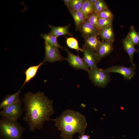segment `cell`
Here are the masks:
<instances>
[{"instance_id":"8","label":"cell","mask_w":139,"mask_h":139,"mask_svg":"<svg viewBox=\"0 0 139 139\" xmlns=\"http://www.w3.org/2000/svg\"><path fill=\"white\" fill-rule=\"evenodd\" d=\"M64 49L67 54L66 60L72 67L76 69H82L88 73L89 72L90 69L86 64L83 58L73 54L66 48Z\"/></svg>"},{"instance_id":"10","label":"cell","mask_w":139,"mask_h":139,"mask_svg":"<svg viewBox=\"0 0 139 139\" xmlns=\"http://www.w3.org/2000/svg\"><path fill=\"white\" fill-rule=\"evenodd\" d=\"M113 42L102 40L96 51L98 62L103 57L110 53L113 50Z\"/></svg>"},{"instance_id":"26","label":"cell","mask_w":139,"mask_h":139,"mask_svg":"<svg viewBox=\"0 0 139 139\" xmlns=\"http://www.w3.org/2000/svg\"><path fill=\"white\" fill-rule=\"evenodd\" d=\"M113 19H106L99 18L98 21V29L100 31L102 29L112 24Z\"/></svg>"},{"instance_id":"2","label":"cell","mask_w":139,"mask_h":139,"mask_svg":"<svg viewBox=\"0 0 139 139\" xmlns=\"http://www.w3.org/2000/svg\"><path fill=\"white\" fill-rule=\"evenodd\" d=\"M51 120L61 131L60 136L62 139H71L76 133L81 135H84L87 125L84 115L71 109L64 111L58 117Z\"/></svg>"},{"instance_id":"28","label":"cell","mask_w":139,"mask_h":139,"mask_svg":"<svg viewBox=\"0 0 139 139\" xmlns=\"http://www.w3.org/2000/svg\"><path fill=\"white\" fill-rule=\"evenodd\" d=\"M81 136H79V139H90V136L89 135H83Z\"/></svg>"},{"instance_id":"24","label":"cell","mask_w":139,"mask_h":139,"mask_svg":"<svg viewBox=\"0 0 139 139\" xmlns=\"http://www.w3.org/2000/svg\"><path fill=\"white\" fill-rule=\"evenodd\" d=\"M93 7L94 12L98 13L103 10L108 9L104 1L102 0H96L94 4Z\"/></svg>"},{"instance_id":"15","label":"cell","mask_w":139,"mask_h":139,"mask_svg":"<svg viewBox=\"0 0 139 139\" xmlns=\"http://www.w3.org/2000/svg\"><path fill=\"white\" fill-rule=\"evenodd\" d=\"M71 24L63 26H55L49 25L48 27L51 29L50 33L57 37L64 35L71 36L72 34L68 30V29Z\"/></svg>"},{"instance_id":"17","label":"cell","mask_w":139,"mask_h":139,"mask_svg":"<svg viewBox=\"0 0 139 139\" xmlns=\"http://www.w3.org/2000/svg\"><path fill=\"white\" fill-rule=\"evenodd\" d=\"M44 63V62L42 61L37 65L30 66L24 72L25 78L21 87L23 88L27 83L35 77L39 68Z\"/></svg>"},{"instance_id":"19","label":"cell","mask_w":139,"mask_h":139,"mask_svg":"<svg viewBox=\"0 0 139 139\" xmlns=\"http://www.w3.org/2000/svg\"><path fill=\"white\" fill-rule=\"evenodd\" d=\"M74 19L76 30H79L82 24L86 21L84 16L81 10L70 12Z\"/></svg>"},{"instance_id":"21","label":"cell","mask_w":139,"mask_h":139,"mask_svg":"<svg viewBox=\"0 0 139 139\" xmlns=\"http://www.w3.org/2000/svg\"><path fill=\"white\" fill-rule=\"evenodd\" d=\"M127 36L134 45H138L139 43V33L136 31L133 26H131Z\"/></svg>"},{"instance_id":"5","label":"cell","mask_w":139,"mask_h":139,"mask_svg":"<svg viewBox=\"0 0 139 139\" xmlns=\"http://www.w3.org/2000/svg\"><path fill=\"white\" fill-rule=\"evenodd\" d=\"M88 73L89 78L92 82L100 87L106 85L110 79L109 73L105 72L102 69L99 68L97 66L90 69Z\"/></svg>"},{"instance_id":"20","label":"cell","mask_w":139,"mask_h":139,"mask_svg":"<svg viewBox=\"0 0 139 139\" xmlns=\"http://www.w3.org/2000/svg\"><path fill=\"white\" fill-rule=\"evenodd\" d=\"M94 4L91 0H84L80 10L83 13L85 20L89 16L94 12Z\"/></svg>"},{"instance_id":"12","label":"cell","mask_w":139,"mask_h":139,"mask_svg":"<svg viewBox=\"0 0 139 139\" xmlns=\"http://www.w3.org/2000/svg\"><path fill=\"white\" fill-rule=\"evenodd\" d=\"M79 30L84 38L91 35H99L100 31L96 27L86 21L82 24Z\"/></svg>"},{"instance_id":"30","label":"cell","mask_w":139,"mask_h":139,"mask_svg":"<svg viewBox=\"0 0 139 139\" xmlns=\"http://www.w3.org/2000/svg\"></svg>"},{"instance_id":"13","label":"cell","mask_w":139,"mask_h":139,"mask_svg":"<svg viewBox=\"0 0 139 139\" xmlns=\"http://www.w3.org/2000/svg\"><path fill=\"white\" fill-rule=\"evenodd\" d=\"M22 88L21 87L17 92L14 93L6 96L0 104V109H2L19 100L20 99V95Z\"/></svg>"},{"instance_id":"14","label":"cell","mask_w":139,"mask_h":139,"mask_svg":"<svg viewBox=\"0 0 139 139\" xmlns=\"http://www.w3.org/2000/svg\"><path fill=\"white\" fill-rule=\"evenodd\" d=\"M99 36L98 35H93L85 37L84 45L88 48L96 52L101 42Z\"/></svg>"},{"instance_id":"9","label":"cell","mask_w":139,"mask_h":139,"mask_svg":"<svg viewBox=\"0 0 139 139\" xmlns=\"http://www.w3.org/2000/svg\"><path fill=\"white\" fill-rule=\"evenodd\" d=\"M83 59L88 67L90 69L97 67L98 63L96 52L86 47L84 45H83Z\"/></svg>"},{"instance_id":"29","label":"cell","mask_w":139,"mask_h":139,"mask_svg":"<svg viewBox=\"0 0 139 139\" xmlns=\"http://www.w3.org/2000/svg\"><path fill=\"white\" fill-rule=\"evenodd\" d=\"M71 0H64L63 1L67 8L68 7L70 3Z\"/></svg>"},{"instance_id":"7","label":"cell","mask_w":139,"mask_h":139,"mask_svg":"<svg viewBox=\"0 0 139 139\" xmlns=\"http://www.w3.org/2000/svg\"><path fill=\"white\" fill-rule=\"evenodd\" d=\"M135 65L130 67H127L123 66H114L106 69H103L105 73H116L121 74L125 80H130L135 74Z\"/></svg>"},{"instance_id":"16","label":"cell","mask_w":139,"mask_h":139,"mask_svg":"<svg viewBox=\"0 0 139 139\" xmlns=\"http://www.w3.org/2000/svg\"><path fill=\"white\" fill-rule=\"evenodd\" d=\"M99 36L102 40L113 42L114 37L112 25H109L100 30Z\"/></svg>"},{"instance_id":"25","label":"cell","mask_w":139,"mask_h":139,"mask_svg":"<svg viewBox=\"0 0 139 139\" xmlns=\"http://www.w3.org/2000/svg\"><path fill=\"white\" fill-rule=\"evenodd\" d=\"M99 18L98 13L94 12L88 16L86 21L96 27L98 29V24Z\"/></svg>"},{"instance_id":"18","label":"cell","mask_w":139,"mask_h":139,"mask_svg":"<svg viewBox=\"0 0 139 139\" xmlns=\"http://www.w3.org/2000/svg\"><path fill=\"white\" fill-rule=\"evenodd\" d=\"M41 37L49 44L58 49H64L65 48L62 46L58 43L57 40V37L50 32L48 33H41Z\"/></svg>"},{"instance_id":"23","label":"cell","mask_w":139,"mask_h":139,"mask_svg":"<svg viewBox=\"0 0 139 139\" xmlns=\"http://www.w3.org/2000/svg\"><path fill=\"white\" fill-rule=\"evenodd\" d=\"M83 0H71L68 8L70 12L81 10Z\"/></svg>"},{"instance_id":"1","label":"cell","mask_w":139,"mask_h":139,"mask_svg":"<svg viewBox=\"0 0 139 139\" xmlns=\"http://www.w3.org/2000/svg\"><path fill=\"white\" fill-rule=\"evenodd\" d=\"M22 101L25 112L22 119L28 124L31 132L40 129L45 122L51 120L50 117L55 111L53 101L43 92H27Z\"/></svg>"},{"instance_id":"11","label":"cell","mask_w":139,"mask_h":139,"mask_svg":"<svg viewBox=\"0 0 139 139\" xmlns=\"http://www.w3.org/2000/svg\"><path fill=\"white\" fill-rule=\"evenodd\" d=\"M123 47L128 54L129 58V62L132 64V66L135 65L133 60V57L134 54L139 51V50L136 49L134 45L127 36L123 40Z\"/></svg>"},{"instance_id":"27","label":"cell","mask_w":139,"mask_h":139,"mask_svg":"<svg viewBox=\"0 0 139 139\" xmlns=\"http://www.w3.org/2000/svg\"><path fill=\"white\" fill-rule=\"evenodd\" d=\"M99 18L113 19V15L109 9L104 10L98 13Z\"/></svg>"},{"instance_id":"6","label":"cell","mask_w":139,"mask_h":139,"mask_svg":"<svg viewBox=\"0 0 139 139\" xmlns=\"http://www.w3.org/2000/svg\"><path fill=\"white\" fill-rule=\"evenodd\" d=\"M45 53L43 61L52 63L61 61L66 60L60 54L58 49L49 44L45 41L44 43Z\"/></svg>"},{"instance_id":"22","label":"cell","mask_w":139,"mask_h":139,"mask_svg":"<svg viewBox=\"0 0 139 139\" xmlns=\"http://www.w3.org/2000/svg\"><path fill=\"white\" fill-rule=\"evenodd\" d=\"M66 43L67 46L70 48L75 49L78 52L79 51H83V49L79 47L77 40L73 37L67 38Z\"/></svg>"},{"instance_id":"4","label":"cell","mask_w":139,"mask_h":139,"mask_svg":"<svg viewBox=\"0 0 139 139\" xmlns=\"http://www.w3.org/2000/svg\"><path fill=\"white\" fill-rule=\"evenodd\" d=\"M20 99L16 102L1 109L0 115L10 119L18 121L22 115L24 110Z\"/></svg>"},{"instance_id":"3","label":"cell","mask_w":139,"mask_h":139,"mask_svg":"<svg viewBox=\"0 0 139 139\" xmlns=\"http://www.w3.org/2000/svg\"><path fill=\"white\" fill-rule=\"evenodd\" d=\"M25 130L18 121L2 117L0 119L1 139H22Z\"/></svg>"}]
</instances>
